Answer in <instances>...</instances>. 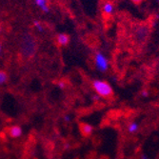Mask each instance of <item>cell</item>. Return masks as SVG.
Returning a JSON list of instances; mask_svg holds the SVG:
<instances>
[{
	"label": "cell",
	"mask_w": 159,
	"mask_h": 159,
	"mask_svg": "<svg viewBox=\"0 0 159 159\" xmlns=\"http://www.w3.org/2000/svg\"><path fill=\"white\" fill-rule=\"evenodd\" d=\"M37 51V43L34 35L31 34H24L20 42V53L24 58H32Z\"/></svg>",
	"instance_id": "cell-1"
},
{
	"label": "cell",
	"mask_w": 159,
	"mask_h": 159,
	"mask_svg": "<svg viewBox=\"0 0 159 159\" xmlns=\"http://www.w3.org/2000/svg\"><path fill=\"white\" fill-rule=\"evenodd\" d=\"M93 88L94 92L97 93V95L101 97H110L113 93L111 86L108 82L103 81V80H99V79L93 80Z\"/></svg>",
	"instance_id": "cell-2"
},
{
	"label": "cell",
	"mask_w": 159,
	"mask_h": 159,
	"mask_svg": "<svg viewBox=\"0 0 159 159\" xmlns=\"http://www.w3.org/2000/svg\"><path fill=\"white\" fill-rule=\"evenodd\" d=\"M94 62H95V66H96L98 70L102 71V73H105V71H107V70L109 68V62H108L107 58H106L105 55L103 53L97 52L95 54Z\"/></svg>",
	"instance_id": "cell-3"
},
{
	"label": "cell",
	"mask_w": 159,
	"mask_h": 159,
	"mask_svg": "<svg viewBox=\"0 0 159 159\" xmlns=\"http://www.w3.org/2000/svg\"><path fill=\"white\" fill-rule=\"evenodd\" d=\"M7 134L11 138H19L23 134V129L18 125H12L7 129Z\"/></svg>",
	"instance_id": "cell-4"
},
{
	"label": "cell",
	"mask_w": 159,
	"mask_h": 159,
	"mask_svg": "<svg viewBox=\"0 0 159 159\" xmlns=\"http://www.w3.org/2000/svg\"><path fill=\"white\" fill-rule=\"evenodd\" d=\"M79 129H80V133L83 136H86V137H88V136H91L93 133V127L89 124V123H81L80 126H79Z\"/></svg>",
	"instance_id": "cell-5"
},
{
	"label": "cell",
	"mask_w": 159,
	"mask_h": 159,
	"mask_svg": "<svg viewBox=\"0 0 159 159\" xmlns=\"http://www.w3.org/2000/svg\"><path fill=\"white\" fill-rule=\"evenodd\" d=\"M35 5L45 13L50 12V7L48 5V0H34Z\"/></svg>",
	"instance_id": "cell-6"
},
{
	"label": "cell",
	"mask_w": 159,
	"mask_h": 159,
	"mask_svg": "<svg viewBox=\"0 0 159 159\" xmlns=\"http://www.w3.org/2000/svg\"><path fill=\"white\" fill-rule=\"evenodd\" d=\"M56 40H57V43H58L59 46H66L70 42V36L66 34H59L57 35Z\"/></svg>",
	"instance_id": "cell-7"
},
{
	"label": "cell",
	"mask_w": 159,
	"mask_h": 159,
	"mask_svg": "<svg viewBox=\"0 0 159 159\" xmlns=\"http://www.w3.org/2000/svg\"><path fill=\"white\" fill-rule=\"evenodd\" d=\"M127 129H128V132H129V134H136V133L139 131V124H138L137 122L133 121V122H131V123H129V124H128Z\"/></svg>",
	"instance_id": "cell-8"
},
{
	"label": "cell",
	"mask_w": 159,
	"mask_h": 159,
	"mask_svg": "<svg viewBox=\"0 0 159 159\" xmlns=\"http://www.w3.org/2000/svg\"><path fill=\"white\" fill-rule=\"evenodd\" d=\"M103 11L106 16H110L113 11V5L111 2H106L103 6Z\"/></svg>",
	"instance_id": "cell-9"
},
{
	"label": "cell",
	"mask_w": 159,
	"mask_h": 159,
	"mask_svg": "<svg viewBox=\"0 0 159 159\" xmlns=\"http://www.w3.org/2000/svg\"><path fill=\"white\" fill-rule=\"evenodd\" d=\"M8 80V75L4 70H0V85H4Z\"/></svg>",
	"instance_id": "cell-10"
},
{
	"label": "cell",
	"mask_w": 159,
	"mask_h": 159,
	"mask_svg": "<svg viewBox=\"0 0 159 159\" xmlns=\"http://www.w3.org/2000/svg\"><path fill=\"white\" fill-rule=\"evenodd\" d=\"M34 27L36 29V30H37L39 33H42L43 31H44V27H43V25L41 24V22L38 21V20H34Z\"/></svg>",
	"instance_id": "cell-11"
},
{
	"label": "cell",
	"mask_w": 159,
	"mask_h": 159,
	"mask_svg": "<svg viewBox=\"0 0 159 159\" xmlns=\"http://www.w3.org/2000/svg\"><path fill=\"white\" fill-rule=\"evenodd\" d=\"M57 85H58V87H59L60 89H62V90H64L66 88V83L63 82V81H59L58 83H57Z\"/></svg>",
	"instance_id": "cell-12"
},
{
	"label": "cell",
	"mask_w": 159,
	"mask_h": 159,
	"mask_svg": "<svg viewBox=\"0 0 159 159\" xmlns=\"http://www.w3.org/2000/svg\"><path fill=\"white\" fill-rule=\"evenodd\" d=\"M70 119H71V118H70V116L69 114H66L65 116H64V120H65L66 122H70Z\"/></svg>",
	"instance_id": "cell-13"
},
{
	"label": "cell",
	"mask_w": 159,
	"mask_h": 159,
	"mask_svg": "<svg viewBox=\"0 0 159 159\" xmlns=\"http://www.w3.org/2000/svg\"><path fill=\"white\" fill-rule=\"evenodd\" d=\"M132 1H133L134 4H140V3L143 1V0H132Z\"/></svg>",
	"instance_id": "cell-14"
},
{
	"label": "cell",
	"mask_w": 159,
	"mask_h": 159,
	"mask_svg": "<svg viewBox=\"0 0 159 159\" xmlns=\"http://www.w3.org/2000/svg\"><path fill=\"white\" fill-rule=\"evenodd\" d=\"M141 159H151V158L148 157L146 154H142V155H141Z\"/></svg>",
	"instance_id": "cell-15"
},
{
	"label": "cell",
	"mask_w": 159,
	"mask_h": 159,
	"mask_svg": "<svg viewBox=\"0 0 159 159\" xmlns=\"http://www.w3.org/2000/svg\"><path fill=\"white\" fill-rule=\"evenodd\" d=\"M143 95H144V96H147L148 93H143Z\"/></svg>",
	"instance_id": "cell-16"
},
{
	"label": "cell",
	"mask_w": 159,
	"mask_h": 159,
	"mask_svg": "<svg viewBox=\"0 0 159 159\" xmlns=\"http://www.w3.org/2000/svg\"><path fill=\"white\" fill-rule=\"evenodd\" d=\"M1 51H2V46H1V44H0V52H1Z\"/></svg>",
	"instance_id": "cell-17"
},
{
	"label": "cell",
	"mask_w": 159,
	"mask_h": 159,
	"mask_svg": "<svg viewBox=\"0 0 159 159\" xmlns=\"http://www.w3.org/2000/svg\"><path fill=\"white\" fill-rule=\"evenodd\" d=\"M157 1H159V0H157Z\"/></svg>",
	"instance_id": "cell-18"
}]
</instances>
